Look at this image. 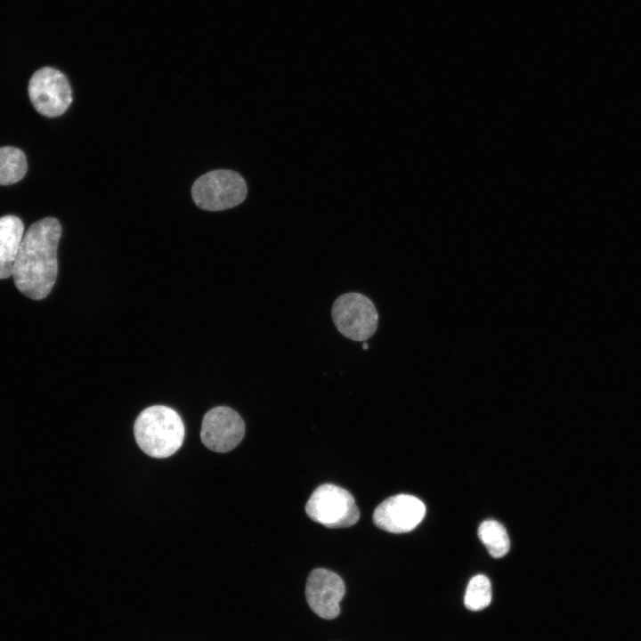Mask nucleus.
I'll return each instance as SVG.
<instances>
[{"mask_svg": "<svg viewBox=\"0 0 641 641\" xmlns=\"http://www.w3.org/2000/svg\"><path fill=\"white\" fill-rule=\"evenodd\" d=\"M245 424L239 414L227 406H217L203 417L200 437L204 445L215 452H228L242 440Z\"/></svg>", "mask_w": 641, "mask_h": 641, "instance_id": "obj_7", "label": "nucleus"}, {"mask_svg": "<svg viewBox=\"0 0 641 641\" xmlns=\"http://www.w3.org/2000/svg\"><path fill=\"white\" fill-rule=\"evenodd\" d=\"M305 511L312 520L328 528L349 527L360 518L353 495L345 489L330 483L322 484L313 491L305 505Z\"/></svg>", "mask_w": 641, "mask_h": 641, "instance_id": "obj_4", "label": "nucleus"}, {"mask_svg": "<svg viewBox=\"0 0 641 641\" xmlns=\"http://www.w3.org/2000/svg\"><path fill=\"white\" fill-rule=\"evenodd\" d=\"M27 170V158L21 150L12 146L0 148V185L20 181Z\"/></svg>", "mask_w": 641, "mask_h": 641, "instance_id": "obj_11", "label": "nucleus"}, {"mask_svg": "<svg viewBox=\"0 0 641 641\" xmlns=\"http://www.w3.org/2000/svg\"><path fill=\"white\" fill-rule=\"evenodd\" d=\"M331 315L337 329L353 341H366L377 329L378 314L375 304L358 292L338 296L333 304Z\"/></svg>", "mask_w": 641, "mask_h": 641, "instance_id": "obj_5", "label": "nucleus"}, {"mask_svg": "<svg viewBox=\"0 0 641 641\" xmlns=\"http://www.w3.org/2000/svg\"><path fill=\"white\" fill-rule=\"evenodd\" d=\"M134 433L140 449L147 455L163 458L182 446L185 430L179 414L164 405L144 409L136 418Z\"/></svg>", "mask_w": 641, "mask_h": 641, "instance_id": "obj_2", "label": "nucleus"}, {"mask_svg": "<svg viewBox=\"0 0 641 641\" xmlns=\"http://www.w3.org/2000/svg\"><path fill=\"white\" fill-rule=\"evenodd\" d=\"M28 96L36 110L48 118L62 115L72 102L66 76L52 67L37 70L28 82Z\"/></svg>", "mask_w": 641, "mask_h": 641, "instance_id": "obj_6", "label": "nucleus"}, {"mask_svg": "<svg viewBox=\"0 0 641 641\" xmlns=\"http://www.w3.org/2000/svg\"><path fill=\"white\" fill-rule=\"evenodd\" d=\"M491 602V584L483 574L474 576L468 582L464 604L470 611H481Z\"/></svg>", "mask_w": 641, "mask_h": 641, "instance_id": "obj_13", "label": "nucleus"}, {"mask_svg": "<svg viewBox=\"0 0 641 641\" xmlns=\"http://www.w3.org/2000/svg\"><path fill=\"white\" fill-rule=\"evenodd\" d=\"M478 536L492 557H502L509 550L507 532L504 526L495 520L483 522L478 529Z\"/></svg>", "mask_w": 641, "mask_h": 641, "instance_id": "obj_12", "label": "nucleus"}, {"mask_svg": "<svg viewBox=\"0 0 641 641\" xmlns=\"http://www.w3.org/2000/svg\"><path fill=\"white\" fill-rule=\"evenodd\" d=\"M61 225L53 217L34 223L23 235L13 265L16 288L26 296L40 300L53 289L57 274V248Z\"/></svg>", "mask_w": 641, "mask_h": 641, "instance_id": "obj_1", "label": "nucleus"}, {"mask_svg": "<svg viewBox=\"0 0 641 641\" xmlns=\"http://www.w3.org/2000/svg\"><path fill=\"white\" fill-rule=\"evenodd\" d=\"M247 187L237 172L217 169L199 176L193 183L191 196L194 203L207 211H221L242 203Z\"/></svg>", "mask_w": 641, "mask_h": 641, "instance_id": "obj_3", "label": "nucleus"}, {"mask_svg": "<svg viewBox=\"0 0 641 641\" xmlns=\"http://www.w3.org/2000/svg\"><path fill=\"white\" fill-rule=\"evenodd\" d=\"M22 221L15 215L0 217V280L12 275L13 265L23 238Z\"/></svg>", "mask_w": 641, "mask_h": 641, "instance_id": "obj_10", "label": "nucleus"}, {"mask_svg": "<svg viewBox=\"0 0 641 641\" xmlns=\"http://www.w3.org/2000/svg\"><path fill=\"white\" fill-rule=\"evenodd\" d=\"M345 592L343 580L334 572L317 568L310 572L305 586L306 600L320 617L327 620L336 618L340 613L339 603Z\"/></svg>", "mask_w": 641, "mask_h": 641, "instance_id": "obj_9", "label": "nucleus"}, {"mask_svg": "<svg viewBox=\"0 0 641 641\" xmlns=\"http://www.w3.org/2000/svg\"><path fill=\"white\" fill-rule=\"evenodd\" d=\"M426 515V506L418 498L398 494L385 499L373 513L377 527L388 532L404 533L417 527Z\"/></svg>", "mask_w": 641, "mask_h": 641, "instance_id": "obj_8", "label": "nucleus"}, {"mask_svg": "<svg viewBox=\"0 0 641 641\" xmlns=\"http://www.w3.org/2000/svg\"><path fill=\"white\" fill-rule=\"evenodd\" d=\"M362 348H363L364 350H367V349H368V344L364 342L363 345H362Z\"/></svg>", "mask_w": 641, "mask_h": 641, "instance_id": "obj_14", "label": "nucleus"}]
</instances>
